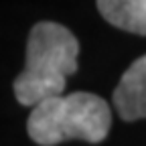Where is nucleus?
Wrapping results in <instances>:
<instances>
[{"label": "nucleus", "mask_w": 146, "mask_h": 146, "mask_svg": "<svg viewBox=\"0 0 146 146\" xmlns=\"http://www.w3.org/2000/svg\"><path fill=\"white\" fill-rule=\"evenodd\" d=\"M79 43L69 29L57 23L35 25L27 43L25 69L14 79V96L23 106L63 96L67 77L77 71Z\"/></svg>", "instance_id": "nucleus-1"}, {"label": "nucleus", "mask_w": 146, "mask_h": 146, "mask_svg": "<svg viewBox=\"0 0 146 146\" xmlns=\"http://www.w3.org/2000/svg\"><path fill=\"white\" fill-rule=\"evenodd\" d=\"M114 106L126 122L146 118V55L136 59L114 89Z\"/></svg>", "instance_id": "nucleus-3"}, {"label": "nucleus", "mask_w": 146, "mask_h": 146, "mask_svg": "<svg viewBox=\"0 0 146 146\" xmlns=\"http://www.w3.org/2000/svg\"><path fill=\"white\" fill-rule=\"evenodd\" d=\"M98 10L110 25L146 35V0H98Z\"/></svg>", "instance_id": "nucleus-4"}, {"label": "nucleus", "mask_w": 146, "mask_h": 146, "mask_svg": "<svg viewBox=\"0 0 146 146\" xmlns=\"http://www.w3.org/2000/svg\"><path fill=\"white\" fill-rule=\"evenodd\" d=\"M112 112L108 104L87 91L55 96L33 108L27 122L29 136L41 146H55L65 140H85L98 144L106 140Z\"/></svg>", "instance_id": "nucleus-2"}]
</instances>
